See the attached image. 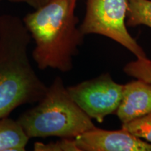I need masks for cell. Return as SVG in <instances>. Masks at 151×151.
I'll use <instances>...</instances> for the list:
<instances>
[{"label": "cell", "instance_id": "8992f818", "mask_svg": "<svg viewBox=\"0 0 151 151\" xmlns=\"http://www.w3.org/2000/svg\"><path fill=\"white\" fill-rule=\"evenodd\" d=\"M79 151H151V143L127 130H104L95 127L75 138Z\"/></svg>", "mask_w": 151, "mask_h": 151}, {"label": "cell", "instance_id": "30bf717a", "mask_svg": "<svg viewBox=\"0 0 151 151\" xmlns=\"http://www.w3.org/2000/svg\"><path fill=\"white\" fill-rule=\"evenodd\" d=\"M122 129L151 143V114L122 124Z\"/></svg>", "mask_w": 151, "mask_h": 151}, {"label": "cell", "instance_id": "ba28073f", "mask_svg": "<svg viewBox=\"0 0 151 151\" xmlns=\"http://www.w3.org/2000/svg\"><path fill=\"white\" fill-rule=\"evenodd\" d=\"M29 140L18 120L0 119V151H24Z\"/></svg>", "mask_w": 151, "mask_h": 151}, {"label": "cell", "instance_id": "3957f363", "mask_svg": "<svg viewBox=\"0 0 151 151\" xmlns=\"http://www.w3.org/2000/svg\"><path fill=\"white\" fill-rule=\"evenodd\" d=\"M29 139L58 137L75 139L95 128L93 122L70 97L60 77H56L34 108L17 120Z\"/></svg>", "mask_w": 151, "mask_h": 151}, {"label": "cell", "instance_id": "7c38bea8", "mask_svg": "<svg viewBox=\"0 0 151 151\" xmlns=\"http://www.w3.org/2000/svg\"><path fill=\"white\" fill-rule=\"evenodd\" d=\"M36 151H79L75 139L61 138L55 142L43 143L36 142L34 145Z\"/></svg>", "mask_w": 151, "mask_h": 151}, {"label": "cell", "instance_id": "4fadbf2b", "mask_svg": "<svg viewBox=\"0 0 151 151\" xmlns=\"http://www.w3.org/2000/svg\"><path fill=\"white\" fill-rule=\"evenodd\" d=\"M7 1L12 3H25L33 8L38 9L48 2L49 0H0V1Z\"/></svg>", "mask_w": 151, "mask_h": 151}, {"label": "cell", "instance_id": "8fae6325", "mask_svg": "<svg viewBox=\"0 0 151 151\" xmlns=\"http://www.w3.org/2000/svg\"><path fill=\"white\" fill-rule=\"evenodd\" d=\"M124 73L151 85V60L137 59L128 63L124 68Z\"/></svg>", "mask_w": 151, "mask_h": 151}, {"label": "cell", "instance_id": "277c9868", "mask_svg": "<svg viewBox=\"0 0 151 151\" xmlns=\"http://www.w3.org/2000/svg\"><path fill=\"white\" fill-rule=\"evenodd\" d=\"M128 5L129 0H86V14L79 29L84 35L97 34L110 38L137 59H146L142 48L127 29Z\"/></svg>", "mask_w": 151, "mask_h": 151}, {"label": "cell", "instance_id": "5b68a950", "mask_svg": "<svg viewBox=\"0 0 151 151\" xmlns=\"http://www.w3.org/2000/svg\"><path fill=\"white\" fill-rule=\"evenodd\" d=\"M124 86L117 83L110 74L101 75L67 90L76 104L90 117L102 122L109 115L116 113L122 97Z\"/></svg>", "mask_w": 151, "mask_h": 151}, {"label": "cell", "instance_id": "9c48e42d", "mask_svg": "<svg viewBox=\"0 0 151 151\" xmlns=\"http://www.w3.org/2000/svg\"><path fill=\"white\" fill-rule=\"evenodd\" d=\"M127 22L130 27L146 25L151 28V0H129Z\"/></svg>", "mask_w": 151, "mask_h": 151}, {"label": "cell", "instance_id": "52a82bcc", "mask_svg": "<svg viewBox=\"0 0 151 151\" xmlns=\"http://www.w3.org/2000/svg\"><path fill=\"white\" fill-rule=\"evenodd\" d=\"M116 114L122 124L151 114V85L140 79L124 85Z\"/></svg>", "mask_w": 151, "mask_h": 151}, {"label": "cell", "instance_id": "6da1fadb", "mask_svg": "<svg viewBox=\"0 0 151 151\" xmlns=\"http://www.w3.org/2000/svg\"><path fill=\"white\" fill-rule=\"evenodd\" d=\"M30 41L22 20L11 14L0 16V119L20 106L38 102L48 89L28 58Z\"/></svg>", "mask_w": 151, "mask_h": 151}, {"label": "cell", "instance_id": "7a4b0ae2", "mask_svg": "<svg viewBox=\"0 0 151 151\" xmlns=\"http://www.w3.org/2000/svg\"><path fill=\"white\" fill-rule=\"evenodd\" d=\"M78 0H49L22 19L35 41L33 59L41 70H71L73 57L83 41L75 9Z\"/></svg>", "mask_w": 151, "mask_h": 151}]
</instances>
